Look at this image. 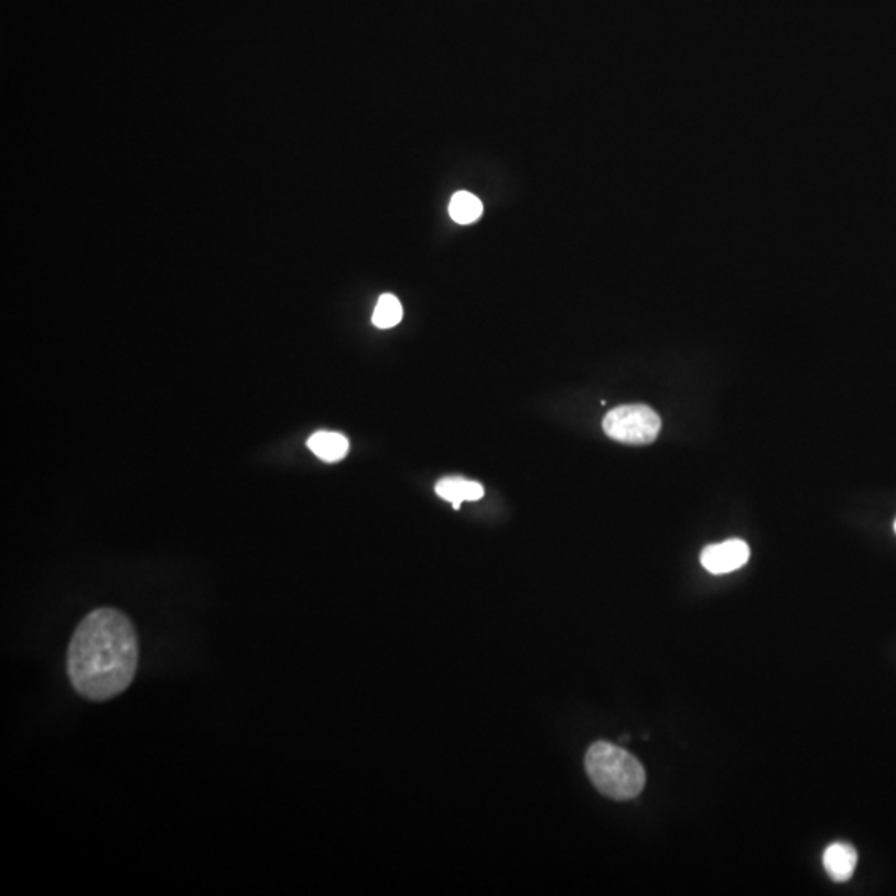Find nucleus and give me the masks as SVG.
Wrapping results in <instances>:
<instances>
[{"instance_id":"nucleus-1","label":"nucleus","mask_w":896,"mask_h":896,"mask_svg":"<svg viewBox=\"0 0 896 896\" xmlns=\"http://www.w3.org/2000/svg\"><path fill=\"white\" fill-rule=\"evenodd\" d=\"M137 666V631L123 613L100 608L82 619L67 652L68 678L78 694L108 701L127 691Z\"/></svg>"},{"instance_id":"nucleus-2","label":"nucleus","mask_w":896,"mask_h":896,"mask_svg":"<svg viewBox=\"0 0 896 896\" xmlns=\"http://www.w3.org/2000/svg\"><path fill=\"white\" fill-rule=\"evenodd\" d=\"M584 766L593 786L609 799H635L645 789V767L618 745L609 742L591 745Z\"/></svg>"},{"instance_id":"nucleus-3","label":"nucleus","mask_w":896,"mask_h":896,"mask_svg":"<svg viewBox=\"0 0 896 896\" xmlns=\"http://www.w3.org/2000/svg\"><path fill=\"white\" fill-rule=\"evenodd\" d=\"M661 417L648 406H622L609 410L603 420V430L609 439L629 445H648L661 432Z\"/></svg>"},{"instance_id":"nucleus-4","label":"nucleus","mask_w":896,"mask_h":896,"mask_svg":"<svg viewBox=\"0 0 896 896\" xmlns=\"http://www.w3.org/2000/svg\"><path fill=\"white\" fill-rule=\"evenodd\" d=\"M749 544L734 538V540L705 547L701 553V563L709 573L725 574L744 566L749 561Z\"/></svg>"},{"instance_id":"nucleus-5","label":"nucleus","mask_w":896,"mask_h":896,"mask_svg":"<svg viewBox=\"0 0 896 896\" xmlns=\"http://www.w3.org/2000/svg\"><path fill=\"white\" fill-rule=\"evenodd\" d=\"M856 863H859V855H856V850L849 843H832V845L827 846L825 853H823V866H825V872L829 873L833 882L842 883L852 878Z\"/></svg>"},{"instance_id":"nucleus-6","label":"nucleus","mask_w":896,"mask_h":896,"mask_svg":"<svg viewBox=\"0 0 896 896\" xmlns=\"http://www.w3.org/2000/svg\"><path fill=\"white\" fill-rule=\"evenodd\" d=\"M435 494L443 500L451 501L455 510H458L462 501L481 500L485 492L477 482L465 481L462 477H446L435 485Z\"/></svg>"},{"instance_id":"nucleus-7","label":"nucleus","mask_w":896,"mask_h":896,"mask_svg":"<svg viewBox=\"0 0 896 896\" xmlns=\"http://www.w3.org/2000/svg\"><path fill=\"white\" fill-rule=\"evenodd\" d=\"M307 446L317 458L333 464L346 457L349 452V440L343 433L316 432L307 440Z\"/></svg>"},{"instance_id":"nucleus-8","label":"nucleus","mask_w":896,"mask_h":896,"mask_svg":"<svg viewBox=\"0 0 896 896\" xmlns=\"http://www.w3.org/2000/svg\"><path fill=\"white\" fill-rule=\"evenodd\" d=\"M449 212H451L452 219L458 225H472V223L481 218L482 213H484V205L472 193L458 192L452 198Z\"/></svg>"},{"instance_id":"nucleus-9","label":"nucleus","mask_w":896,"mask_h":896,"mask_svg":"<svg viewBox=\"0 0 896 896\" xmlns=\"http://www.w3.org/2000/svg\"><path fill=\"white\" fill-rule=\"evenodd\" d=\"M403 310L399 299L392 294L380 295L374 310L373 323L379 330H390L402 321Z\"/></svg>"},{"instance_id":"nucleus-10","label":"nucleus","mask_w":896,"mask_h":896,"mask_svg":"<svg viewBox=\"0 0 896 896\" xmlns=\"http://www.w3.org/2000/svg\"><path fill=\"white\" fill-rule=\"evenodd\" d=\"M895 533H896V521H895Z\"/></svg>"}]
</instances>
